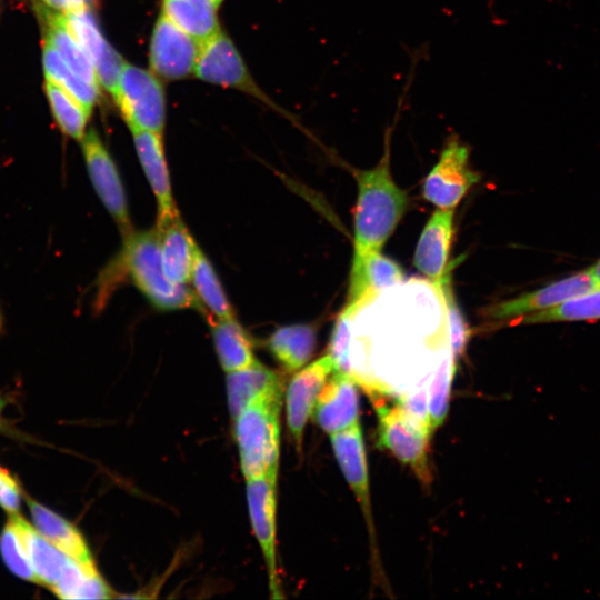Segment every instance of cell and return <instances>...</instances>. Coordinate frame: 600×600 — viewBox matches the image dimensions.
Here are the masks:
<instances>
[{"label": "cell", "mask_w": 600, "mask_h": 600, "mask_svg": "<svg viewBox=\"0 0 600 600\" xmlns=\"http://www.w3.org/2000/svg\"><path fill=\"white\" fill-rule=\"evenodd\" d=\"M283 380L257 360L242 369L227 372V396L233 420L256 398L282 388Z\"/></svg>", "instance_id": "cell-22"}, {"label": "cell", "mask_w": 600, "mask_h": 600, "mask_svg": "<svg viewBox=\"0 0 600 600\" xmlns=\"http://www.w3.org/2000/svg\"><path fill=\"white\" fill-rule=\"evenodd\" d=\"M213 0H162V13L201 43L220 31Z\"/></svg>", "instance_id": "cell-24"}, {"label": "cell", "mask_w": 600, "mask_h": 600, "mask_svg": "<svg viewBox=\"0 0 600 600\" xmlns=\"http://www.w3.org/2000/svg\"><path fill=\"white\" fill-rule=\"evenodd\" d=\"M600 319V287L573 297L556 307L522 316L511 324L582 321Z\"/></svg>", "instance_id": "cell-27"}, {"label": "cell", "mask_w": 600, "mask_h": 600, "mask_svg": "<svg viewBox=\"0 0 600 600\" xmlns=\"http://www.w3.org/2000/svg\"><path fill=\"white\" fill-rule=\"evenodd\" d=\"M211 328L217 356L226 372L246 368L256 361L252 341L234 317L213 319Z\"/></svg>", "instance_id": "cell-25"}, {"label": "cell", "mask_w": 600, "mask_h": 600, "mask_svg": "<svg viewBox=\"0 0 600 600\" xmlns=\"http://www.w3.org/2000/svg\"><path fill=\"white\" fill-rule=\"evenodd\" d=\"M128 277L144 297L161 310L196 309L202 303L186 284L170 281L162 267L160 237L157 228L132 232L124 238L122 250L104 272V280Z\"/></svg>", "instance_id": "cell-2"}, {"label": "cell", "mask_w": 600, "mask_h": 600, "mask_svg": "<svg viewBox=\"0 0 600 600\" xmlns=\"http://www.w3.org/2000/svg\"><path fill=\"white\" fill-rule=\"evenodd\" d=\"M46 92L60 129L69 137L81 140L90 114L58 83L47 79Z\"/></svg>", "instance_id": "cell-30"}, {"label": "cell", "mask_w": 600, "mask_h": 600, "mask_svg": "<svg viewBox=\"0 0 600 600\" xmlns=\"http://www.w3.org/2000/svg\"><path fill=\"white\" fill-rule=\"evenodd\" d=\"M21 491L16 479L0 468V507L8 513L19 512Z\"/></svg>", "instance_id": "cell-37"}, {"label": "cell", "mask_w": 600, "mask_h": 600, "mask_svg": "<svg viewBox=\"0 0 600 600\" xmlns=\"http://www.w3.org/2000/svg\"><path fill=\"white\" fill-rule=\"evenodd\" d=\"M160 237L162 267L167 278L178 284L191 279L194 241L180 216L157 227Z\"/></svg>", "instance_id": "cell-21"}, {"label": "cell", "mask_w": 600, "mask_h": 600, "mask_svg": "<svg viewBox=\"0 0 600 600\" xmlns=\"http://www.w3.org/2000/svg\"><path fill=\"white\" fill-rule=\"evenodd\" d=\"M47 6L64 13L81 10L88 7L86 0H42Z\"/></svg>", "instance_id": "cell-38"}, {"label": "cell", "mask_w": 600, "mask_h": 600, "mask_svg": "<svg viewBox=\"0 0 600 600\" xmlns=\"http://www.w3.org/2000/svg\"><path fill=\"white\" fill-rule=\"evenodd\" d=\"M479 179V172L470 166V148L452 134L426 177L422 194L439 209H454Z\"/></svg>", "instance_id": "cell-6"}, {"label": "cell", "mask_w": 600, "mask_h": 600, "mask_svg": "<svg viewBox=\"0 0 600 600\" xmlns=\"http://www.w3.org/2000/svg\"><path fill=\"white\" fill-rule=\"evenodd\" d=\"M213 2H214L216 6L219 8V6L223 2V0H213Z\"/></svg>", "instance_id": "cell-42"}, {"label": "cell", "mask_w": 600, "mask_h": 600, "mask_svg": "<svg viewBox=\"0 0 600 600\" xmlns=\"http://www.w3.org/2000/svg\"><path fill=\"white\" fill-rule=\"evenodd\" d=\"M593 279L600 286V259L590 268H588Z\"/></svg>", "instance_id": "cell-39"}, {"label": "cell", "mask_w": 600, "mask_h": 600, "mask_svg": "<svg viewBox=\"0 0 600 600\" xmlns=\"http://www.w3.org/2000/svg\"><path fill=\"white\" fill-rule=\"evenodd\" d=\"M123 63L121 56L108 43L93 64L98 82L112 96L113 100L118 94Z\"/></svg>", "instance_id": "cell-36"}, {"label": "cell", "mask_w": 600, "mask_h": 600, "mask_svg": "<svg viewBox=\"0 0 600 600\" xmlns=\"http://www.w3.org/2000/svg\"><path fill=\"white\" fill-rule=\"evenodd\" d=\"M383 392L370 394L378 416V443L411 468L422 483L429 484L430 427L411 416L399 401L387 404Z\"/></svg>", "instance_id": "cell-4"}, {"label": "cell", "mask_w": 600, "mask_h": 600, "mask_svg": "<svg viewBox=\"0 0 600 600\" xmlns=\"http://www.w3.org/2000/svg\"><path fill=\"white\" fill-rule=\"evenodd\" d=\"M43 67L47 79L58 83L91 113L99 97L98 86L77 76L64 62L58 51L47 41L43 46Z\"/></svg>", "instance_id": "cell-28"}, {"label": "cell", "mask_w": 600, "mask_h": 600, "mask_svg": "<svg viewBox=\"0 0 600 600\" xmlns=\"http://www.w3.org/2000/svg\"><path fill=\"white\" fill-rule=\"evenodd\" d=\"M437 291L442 298L447 308L449 346L452 357L457 363L459 358L464 352L471 332L454 299L451 288V273L446 278L443 284L437 289Z\"/></svg>", "instance_id": "cell-34"}, {"label": "cell", "mask_w": 600, "mask_h": 600, "mask_svg": "<svg viewBox=\"0 0 600 600\" xmlns=\"http://www.w3.org/2000/svg\"><path fill=\"white\" fill-rule=\"evenodd\" d=\"M64 19L68 30L94 64L108 42L102 37L93 13L87 7L81 10L67 12Z\"/></svg>", "instance_id": "cell-32"}, {"label": "cell", "mask_w": 600, "mask_h": 600, "mask_svg": "<svg viewBox=\"0 0 600 600\" xmlns=\"http://www.w3.org/2000/svg\"><path fill=\"white\" fill-rule=\"evenodd\" d=\"M268 349L287 372L307 364L316 349V330L309 324L278 328L268 339Z\"/></svg>", "instance_id": "cell-23"}, {"label": "cell", "mask_w": 600, "mask_h": 600, "mask_svg": "<svg viewBox=\"0 0 600 600\" xmlns=\"http://www.w3.org/2000/svg\"><path fill=\"white\" fill-rule=\"evenodd\" d=\"M403 277L401 267L380 250L354 251L346 306L358 312L383 289L399 284Z\"/></svg>", "instance_id": "cell-13"}, {"label": "cell", "mask_w": 600, "mask_h": 600, "mask_svg": "<svg viewBox=\"0 0 600 600\" xmlns=\"http://www.w3.org/2000/svg\"><path fill=\"white\" fill-rule=\"evenodd\" d=\"M9 519L20 536L39 584L51 590L74 560L53 546L19 512L9 513Z\"/></svg>", "instance_id": "cell-18"}, {"label": "cell", "mask_w": 600, "mask_h": 600, "mask_svg": "<svg viewBox=\"0 0 600 600\" xmlns=\"http://www.w3.org/2000/svg\"><path fill=\"white\" fill-rule=\"evenodd\" d=\"M334 364L329 353L302 367L294 373L286 390V414L289 432L298 451L301 450L306 424L316 401Z\"/></svg>", "instance_id": "cell-12"}, {"label": "cell", "mask_w": 600, "mask_h": 600, "mask_svg": "<svg viewBox=\"0 0 600 600\" xmlns=\"http://www.w3.org/2000/svg\"><path fill=\"white\" fill-rule=\"evenodd\" d=\"M38 13L44 27V40L58 51L77 76L99 86L93 63L68 30L64 14L42 6L39 7Z\"/></svg>", "instance_id": "cell-20"}, {"label": "cell", "mask_w": 600, "mask_h": 600, "mask_svg": "<svg viewBox=\"0 0 600 600\" xmlns=\"http://www.w3.org/2000/svg\"><path fill=\"white\" fill-rule=\"evenodd\" d=\"M81 148L91 183L123 238L133 232L127 198L117 167L106 146L92 129L84 133Z\"/></svg>", "instance_id": "cell-8"}, {"label": "cell", "mask_w": 600, "mask_h": 600, "mask_svg": "<svg viewBox=\"0 0 600 600\" xmlns=\"http://www.w3.org/2000/svg\"><path fill=\"white\" fill-rule=\"evenodd\" d=\"M353 377L333 372L318 396L313 411L318 426L336 433L358 422L359 398Z\"/></svg>", "instance_id": "cell-17"}, {"label": "cell", "mask_w": 600, "mask_h": 600, "mask_svg": "<svg viewBox=\"0 0 600 600\" xmlns=\"http://www.w3.org/2000/svg\"><path fill=\"white\" fill-rule=\"evenodd\" d=\"M406 88L396 112L394 123L384 132V148L379 162L371 169L354 170L358 186L354 208V251L381 250L393 233L408 206V194L397 186L390 171L393 128L400 114Z\"/></svg>", "instance_id": "cell-1"}, {"label": "cell", "mask_w": 600, "mask_h": 600, "mask_svg": "<svg viewBox=\"0 0 600 600\" xmlns=\"http://www.w3.org/2000/svg\"><path fill=\"white\" fill-rule=\"evenodd\" d=\"M284 387L252 400L234 419L241 471L247 480L277 479L280 444V409Z\"/></svg>", "instance_id": "cell-3"}, {"label": "cell", "mask_w": 600, "mask_h": 600, "mask_svg": "<svg viewBox=\"0 0 600 600\" xmlns=\"http://www.w3.org/2000/svg\"><path fill=\"white\" fill-rule=\"evenodd\" d=\"M27 503L33 526L44 538L84 568L97 569L87 541L71 522L36 500L27 498Z\"/></svg>", "instance_id": "cell-19"}, {"label": "cell", "mask_w": 600, "mask_h": 600, "mask_svg": "<svg viewBox=\"0 0 600 600\" xmlns=\"http://www.w3.org/2000/svg\"><path fill=\"white\" fill-rule=\"evenodd\" d=\"M331 444L344 479L361 506L376 550V533L371 516L368 464L360 424L357 422L341 431L332 433Z\"/></svg>", "instance_id": "cell-14"}, {"label": "cell", "mask_w": 600, "mask_h": 600, "mask_svg": "<svg viewBox=\"0 0 600 600\" xmlns=\"http://www.w3.org/2000/svg\"><path fill=\"white\" fill-rule=\"evenodd\" d=\"M356 311L344 306L339 313L329 342V354L334 364L333 372L349 374L356 379L351 361L352 323Z\"/></svg>", "instance_id": "cell-33"}, {"label": "cell", "mask_w": 600, "mask_h": 600, "mask_svg": "<svg viewBox=\"0 0 600 600\" xmlns=\"http://www.w3.org/2000/svg\"><path fill=\"white\" fill-rule=\"evenodd\" d=\"M456 364L449 347L444 351L428 389V413L432 432L442 424L447 417Z\"/></svg>", "instance_id": "cell-31"}, {"label": "cell", "mask_w": 600, "mask_h": 600, "mask_svg": "<svg viewBox=\"0 0 600 600\" xmlns=\"http://www.w3.org/2000/svg\"><path fill=\"white\" fill-rule=\"evenodd\" d=\"M196 296L213 319L233 317L232 308L210 261L194 243L191 279Z\"/></svg>", "instance_id": "cell-26"}, {"label": "cell", "mask_w": 600, "mask_h": 600, "mask_svg": "<svg viewBox=\"0 0 600 600\" xmlns=\"http://www.w3.org/2000/svg\"><path fill=\"white\" fill-rule=\"evenodd\" d=\"M129 128L132 132L138 158L157 200V227H160L179 217L172 196L162 134L137 127Z\"/></svg>", "instance_id": "cell-16"}, {"label": "cell", "mask_w": 600, "mask_h": 600, "mask_svg": "<svg viewBox=\"0 0 600 600\" xmlns=\"http://www.w3.org/2000/svg\"><path fill=\"white\" fill-rule=\"evenodd\" d=\"M453 209H439L426 223L416 247L417 269L439 289L451 273L448 259L453 236Z\"/></svg>", "instance_id": "cell-15"}, {"label": "cell", "mask_w": 600, "mask_h": 600, "mask_svg": "<svg viewBox=\"0 0 600 600\" xmlns=\"http://www.w3.org/2000/svg\"><path fill=\"white\" fill-rule=\"evenodd\" d=\"M193 73L206 82L241 90L277 109L250 76L231 39L221 30L200 43Z\"/></svg>", "instance_id": "cell-7"}, {"label": "cell", "mask_w": 600, "mask_h": 600, "mask_svg": "<svg viewBox=\"0 0 600 600\" xmlns=\"http://www.w3.org/2000/svg\"><path fill=\"white\" fill-rule=\"evenodd\" d=\"M114 101L129 127L162 134L166 123L164 90L153 72L124 61Z\"/></svg>", "instance_id": "cell-5"}, {"label": "cell", "mask_w": 600, "mask_h": 600, "mask_svg": "<svg viewBox=\"0 0 600 600\" xmlns=\"http://www.w3.org/2000/svg\"><path fill=\"white\" fill-rule=\"evenodd\" d=\"M2 328V316H1V312H0V329Z\"/></svg>", "instance_id": "cell-43"}, {"label": "cell", "mask_w": 600, "mask_h": 600, "mask_svg": "<svg viewBox=\"0 0 600 600\" xmlns=\"http://www.w3.org/2000/svg\"><path fill=\"white\" fill-rule=\"evenodd\" d=\"M3 407H4V400L2 398H0V417H1V412H2Z\"/></svg>", "instance_id": "cell-41"}, {"label": "cell", "mask_w": 600, "mask_h": 600, "mask_svg": "<svg viewBox=\"0 0 600 600\" xmlns=\"http://www.w3.org/2000/svg\"><path fill=\"white\" fill-rule=\"evenodd\" d=\"M51 591L61 599H109L112 590L98 570H90L73 561Z\"/></svg>", "instance_id": "cell-29"}, {"label": "cell", "mask_w": 600, "mask_h": 600, "mask_svg": "<svg viewBox=\"0 0 600 600\" xmlns=\"http://www.w3.org/2000/svg\"><path fill=\"white\" fill-rule=\"evenodd\" d=\"M0 552L6 566L13 574L39 584L20 536L10 519L0 533Z\"/></svg>", "instance_id": "cell-35"}, {"label": "cell", "mask_w": 600, "mask_h": 600, "mask_svg": "<svg viewBox=\"0 0 600 600\" xmlns=\"http://www.w3.org/2000/svg\"><path fill=\"white\" fill-rule=\"evenodd\" d=\"M200 43L176 26L162 12L150 41V67L166 80H179L193 73Z\"/></svg>", "instance_id": "cell-9"}, {"label": "cell", "mask_w": 600, "mask_h": 600, "mask_svg": "<svg viewBox=\"0 0 600 600\" xmlns=\"http://www.w3.org/2000/svg\"><path fill=\"white\" fill-rule=\"evenodd\" d=\"M598 287L600 286L587 269L540 289L492 304L484 309V316L496 320L522 317L556 307Z\"/></svg>", "instance_id": "cell-11"}, {"label": "cell", "mask_w": 600, "mask_h": 600, "mask_svg": "<svg viewBox=\"0 0 600 600\" xmlns=\"http://www.w3.org/2000/svg\"><path fill=\"white\" fill-rule=\"evenodd\" d=\"M276 483L277 479L261 477L247 480V501L252 529L260 544L273 599H281L276 553Z\"/></svg>", "instance_id": "cell-10"}, {"label": "cell", "mask_w": 600, "mask_h": 600, "mask_svg": "<svg viewBox=\"0 0 600 600\" xmlns=\"http://www.w3.org/2000/svg\"><path fill=\"white\" fill-rule=\"evenodd\" d=\"M86 1H87L88 7H89V4L97 7L98 3H99V0H86Z\"/></svg>", "instance_id": "cell-40"}]
</instances>
